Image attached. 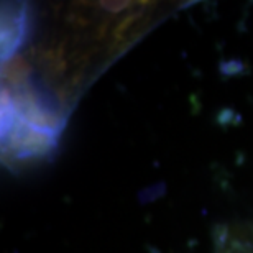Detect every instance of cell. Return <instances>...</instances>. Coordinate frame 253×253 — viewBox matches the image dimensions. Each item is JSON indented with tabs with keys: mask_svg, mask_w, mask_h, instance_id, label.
Here are the masks:
<instances>
[{
	"mask_svg": "<svg viewBox=\"0 0 253 253\" xmlns=\"http://www.w3.org/2000/svg\"><path fill=\"white\" fill-rule=\"evenodd\" d=\"M217 253H253V224L234 227L227 232Z\"/></svg>",
	"mask_w": 253,
	"mask_h": 253,
	"instance_id": "obj_1",
	"label": "cell"
}]
</instances>
